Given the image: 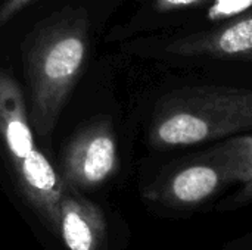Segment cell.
I'll return each mask as SVG.
<instances>
[{"mask_svg":"<svg viewBox=\"0 0 252 250\" xmlns=\"http://www.w3.org/2000/svg\"><path fill=\"white\" fill-rule=\"evenodd\" d=\"M87 18L71 13L44 28L28 52L32 124L40 136L52 133L84 66Z\"/></svg>","mask_w":252,"mask_h":250,"instance_id":"1","label":"cell"},{"mask_svg":"<svg viewBox=\"0 0 252 250\" xmlns=\"http://www.w3.org/2000/svg\"><path fill=\"white\" fill-rule=\"evenodd\" d=\"M0 141L25 197L58 233V205L65 183L35 146L22 91L16 80L3 69H0Z\"/></svg>","mask_w":252,"mask_h":250,"instance_id":"2","label":"cell"},{"mask_svg":"<svg viewBox=\"0 0 252 250\" xmlns=\"http://www.w3.org/2000/svg\"><path fill=\"white\" fill-rule=\"evenodd\" d=\"M252 127V90H195L170 106L155 122L159 146H190Z\"/></svg>","mask_w":252,"mask_h":250,"instance_id":"3","label":"cell"},{"mask_svg":"<svg viewBox=\"0 0 252 250\" xmlns=\"http://www.w3.org/2000/svg\"><path fill=\"white\" fill-rule=\"evenodd\" d=\"M236 180L211 152L207 158L186 164L151 184L145 197L155 208L174 215L190 217L207 206Z\"/></svg>","mask_w":252,"mask_h":250,"instance_id":"4","label":"cell"},{"mask_svg":"<svg viewBox=\"0 0 252 250\" xmlns=\"http://www.w3.org/2000/svg\"><path fill=\"white\" fill-rule=\"evenodd\" d=\"M118 152L112 128L97 122L78 133L63 156V183L74 189H92L114 175Z\"/></svg>","mask_w":252,"mask_h":250,"instance_id":"5","label":"cell"},{"mask_svg":"<svg viewBox=\"0 0 252 250\" xmlns=\"http://www.w3.org/2000/svg\"><path fill=\"white\" fill-rule=\"evenodd\" d=\"M58 217V234L66 249L103 250L108 224L102 209L68 184L59 199Z\"/></svg>","mask_w":252,"mask_h":250,"instance_id":"6","label":"cell"},{"mask_svg":"<svg viewBox=\"0 0 252 250\" xmlns=\"http://www.w3.org/2000/svg\"><path fill=\"white\" fill-rule=\"evenodd\" d=\"M177 52L190 55L236 56L252 52V12L213 32L177 44Z\"/></svg>","mask_w":252,"mask_h":250,"instance_id":"7","label":"cell"},{"mask_svg":"<svg viewBox=\"0 0 252 250\" xmlns=\"http://www.w3.org/2000/svg\"><path fill=\"white\" fill-rule=\"evenodd\" d=\"M252 9V0H214L208 7L207 16L210 21H221L239 16Z\"/></svg>","mask_w":252,"mask_h":250,"instance_id":"8","label":"cell"},{"mask_svg":"<svg viewBox=\"0 0 252 250\" xmlns=\"http://www.w3.org/2000/svg\"><path fill=\"white\" fill-rule=\"evenodd\" d=\"M31 1L32 0H4V3L0 6V29Z\"/></svg>","mask_w":252,"mask_h":250,"instance_id":"9","label":"cell"},{"mask_svg":"<svg viewBox=\"0 0 252 250\" xmlns=\"http://www.w3.org/2000/svg\"><path fill=\"white\" fill-rule=\"evenodd\" d=\"M221 250H252V230L230 239L223 245Z\"/></svg>","mask_w":252,"mask_h":250,"instance_id":"10","label":"cell"},{"mask_svg":"<svg viewBox=\"0 0 252 250\" xmlns=\"http://www.w3.org/2000/svg\"><path fill=\"white\" fill-rule=\"evenodd\" d=\"M202 0H157V6L161 10H170V9H180L188 7L192 4H196Z\"/></svg>","mask_w":252,"mask_h":250,"instance_id":"11","label":"cell"}]
</instances>
